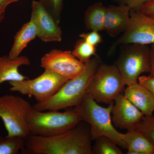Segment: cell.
Segmentation results:
<instances>
[{
  "label": "cell",
  "mask_w": 154,
  "mask_h": 154,
  "mask_svg": "<svg viewBox=\"0 0 154 154\" xmlns=\"http://www.w3.org/2000/svg\"><path fill=\"white\" fill-rule=\"evenodd\" d=\"M30 135L54 136L72 129L81 122L79 116L72 110L39 111L32 107L27 117Z\"/></svg>",
  "instance_id": "cell-4"
},
{
  "label": "cell",
  "mask_w": 154,
  "mask_h": 154,
  "mask_svg": "<svg viewBox=\"0 0 154 154\" xmlns=\"http://www.w3.org/2000/svg\"><path fill=\"white\" fill-rule=\"evenodd\" d=\"M127 154H154V147L145 135L137 129L123 134Z\"/></svg>",
  "instance_id": "cell-16"
},
{
  "label": "cell",
  "mask_w": 154,
  "mask_h": 154,
  "mask_svg": "<svg viewBox=\"0 0 154 154\" xmlns=\"http://www.w3.org/2000/svg\"><path fill=\"white\" fill-rule=\"evenodd\" d=\"M33 107L30 102L20 96L5 94L0 96V118L2 120L7 137L30 135L27 115Z\"/></svg>",
  "instance_id": "cell-6"
},
{
  "label": "cell",
  "mask_w": 154,
  "mask_h": 154,
  "mask_svg": "<svg viewBox=\"0 0 154 154\" xmlns=\"http://www.w3.org/2000/svg\"><path fill=\"white\" fill-rule=\"evenodd\" d=\"M59 25L63 0H38Z\"/></svg>",
  "instance_id": "cell-22"
},
{
  "label": "cell",
  "mask_w": 154,
  "mask_h": 154,
  "mask_svg": "<svg viewBox=\"0 0 154 154\" xmlns=\"http://www.w3.org/2000/svg\"><path fill=\"white\" fill-rule=\"evenodd\" d=\"M113 105L110 104L107 107H102L86 94L80 105L72 110L79 114L81 121L90 125L92 140L101 136L107 137L119 146L127 149L123 134L118 131L112 122L111 114Z\"/></svg>",
  "instance_id": "cell-3"
},
{
  "label": "cell",
  "mask_w": 154,
  "mask_h": 154,
  "mask_svg": "<svg viewBox=\"0 0 154 154\" xmlns=\"http://www.w3.org/2000/svg\"><path fill=\"white\" fill-rule=\"evenodd\" d=\"M79 36L88 43L96 47L102 42V36L99 32L94 30L88 33H84L80 34Z\"/></svg>",
  "instance_id": "cell-24"
},
{
  "label": "cell",
  "mask_w": 154,
  "mask_h": 154,
  "mask_svg": "<svg viewBox=\"0 0 154 154\" xmlns=\"http://www.w3.org/2000/svg\"><path fill=\"white\" fill-rule=\"evenodd\" d=\"M136 129L145 135L154 147V115L144 116Z\"/></svg>",
  "instance_id": "cell-23"
},
{
  "label": "cell",
  "mask_w": 154,
  "mask_h": 154,
  "mask_svg": "<svg viewBox=\"0 0 154 154\" xmlns=\"http://www.w3.org/2000/svg\"><path fill=\"white\" fill-rule=\"evenodd\" d=\"M152 0H118L120 4L127 5L131 10L139 11L141 8L146 3Z\"/></svg>",
  "instance_id": "cell-25"
},
{
  "label": "cell",
  "mask_w": 154,
  "mask_h": 154,
  "mask_svg": "<svg viewBox=\"0 0 154 154\" xmlns=\"http://www.w3.org/2000/svg\"><path fill=\"white\" fill-rule=\"evenodd\" d=\"M106 7L101 2L91 5L86 10L85 22L88 30L99 31L104 30V20Z\"/></svg>",
  "instance_id": "cell-18"
},
{
  "label": "cell",
  "mask_w": 154,
  "mask_h": 154,
  "mask_svg": "<svg viewBox=\"0 0 154 154\" xmlns=\"http://www.w3.org/2000/svg\"><path fill=\"white\" fill-rule=\"evenodd\" d=\"M123 95L141 111L145 116H151L154 112V96L138 82L128 86Z\"/></svg>",
  "instance_id": "cell-14"
},
{
  "label": "cell",
  "mask_w": 154,
  "mask_h": 154,
  "mask_svg": "<svg viewBox=\"0 0 154 154\" xmlns=\"http://www.w3.org/2000/svg\"><path fill=\"white\" fill-rule=\"evenodd\" d=\"M125 45L114 65L128 86L138 82L141 74L150 72V50L148 45Z\"/></svg>",
  "instance_id": "cell-7"
},
{
  "label": "cell",
  "mask_w": 154,
  "mask_h": 154,
  "mask_svg": "<svg viewBox=\"0 0 154 154\" xmlns=\"http://www.w3.org/2000/svg\"><path fill=\"white\" fill-rule=\"evenodd\" d=\"M125 83L114 65L101 63L88 85L86 94L97 103L110 105L124 92Z\"/></svg>",
  "instance_id": "cell-5"
},
{
  "label": "cell",
  "mask_w": 154,
  "mask_h": 154,
  "mask_svg": "<svg viewBox=\"0 0 154 154\" xmlns=\"http://www.w3.org/2000/svg\"><path fill=\"white\" fill-rule=\"evenodd\" d=\"M150 50L151 71L150 75L154 78V44H152Z\"/></svg>",
  "instance_id": "cell-29"
},
{
  "label": "cell",
  "mask_w": 154,
  "mask_h": 154,
  "mask_svg": "<svg viewBox=\"0 0 154 154\" xmlns=\"http://www.w3.org/2000/svg\"><path fill=\"white\" fill-rule=\"evenodd\" d=\"M30 20L37 29V36L44 42H60L62 31L49 12L38 1H33Z\"/></svg>",
  "instance_id": "cell-11"
},
{
  "label": "cell",
  "mask_w": 154,
  "mask_h": 154,
  "mask_svg": "<svg viewBox=\"0 0 154 154\" xmlns=\"http://www.w3.org/2000/svg\"><path fill=\"white\" fill-rule=\"evenodd\" d=\"M138 83L147 88L154 96V78L151 75L141 76L138 79Z\"/></svg>",
  "instance_id": "cell-26"
},
{
  "label": "cell",
  "mask_w": 154,
  "mask_h": 154,
  "mask_svg": "<svg viewBox=\"0 0 154 154\" xmlns=\"http://www.w3.org/2000/svg\"><path fill=\"white\" fill-rule=\"evenodd\" d=\"M25 143V138L22 137H0V154H19Z\"/></svg>",
  "instance_id": "cell-20"
},
{
  "label": "cell",
  "mask_w": 154,
  "mask_h": 154,
  "mask_svg": "<svg viewBox=\"0 0 154 154\" xmlns=\"http://www.w3.org/2000/svg\"><path fill=\"white\" fill-rule=\"evenodd\" d=\"M101 63L98 56L91 58L85 63L86 68L84 72L69 80L50 99L37 102L33 105V108L39 111L59 110L80 105L91 79Z\"/></svg>",
  "instance_id": "cell-2"
},
{
  "label": "cell",
  "mask_w": 154,
  "mask_h": 154,
  "mask_svg": "<svg viewBox=\"0 0 154 154\" xmlns=\"http://www.w3.org/2000/svg\"><path fill=\"white\" fill-rule=\"evenodd\" d=\"M19 1L20 0H0V23L5 18L7 7L12 3L17 2Z\"/></svg>",
  "instance_id": "cell-28"
},
{
  "label": "cell",
  "mask_w": 154,
  "mask_h": 154,
  "mask_svg": "<svg viewBox=\"0 0 154 154\" xmlns=\"http://www.w3.org/2000/svg\"><path fill=\"white\" fill-rule=\"evenodd\" d=\"M112 121L116 128L127 131L136 129L144 116L143 113L123 95L114 100Z\"/></svg>",
  "instance_id": "cell-12"
},
{
  "label": "cell",
  "mask_w": 154,
  "mask_h": 154,
  "mask_svg": "<svg viewBox=\"0 0 154 154\" xmlns=\"http://www.w3.org/2000/svg\"><path fill=\"white\" fill-rule=\"evenodd\" d=\"M30 61L25 56H19L11 59L9 55L0 56V85L5 82L20 81L28 79V77L21 74L19 67L29 66Z\"/></svg>",
  "instance_id": "cell-15"
},
{
  "label": "cell",
  "mask_w": 154,
  "mask_h": 154,
  "mask_svg": "<svg viewBox=\"0 0 154 154\" xmlns=\"http://www.w3.org/2000/svg\"><path fill=\"white\" fill-rule=\"evenodd\" d=\"M69 80L66 77L45 69L42 74L33 79L11 81L9 84L12 92L33 96L37 102H42L55 95Z\"/></svg>",
  "instance_id": "cell-8"
},
{
  "label": "cell",
  "mask_w": 154,
  "mask_h": 154,
  "mask_svg": "<svg viewBox=\"0 0 154 154\" xmlns=\"http://www.w3.org/2000/svg\"><path fill=\"white\" fill-rule=\"evenodd\" d=\"M130 15L127 29L111 45L108 54H112L119 45L154 44V19L140 10H131Z\"/></svg>",
  "instance_id": "cell-9"
},
{
  "label": "cell",
  "mask_w": 154,
  "mask_h": 154,
  "mask_svg": "<svg viewBox=\"0 0 154 154\" xmlns=\"http://www.w3.org/2000/svg\"><path fill=\"white\" fill-rule=\"evenodd\" d=\"M40 66L69 79H73L84 72L85 63L79 60L70 51L53 49L45 54Z\"/></svg>",
  "instance_id": "cell-10"
},
{
  "label": "cell",
  "mask_w": 154,
  "mask_h": 154,
  "mask_svg": "<svg viewBox=\"0 0 154 154\" xmlns=\"http://www.w3.org/2000/svg\"><path fill=\"white\" fill-rule=\"evenodd\" d=\"M72 53L75 57L85 64L89 61L93 56H98L96 54V47L82 38L76 42Z\"/></svg>",
  "instance_id": "cell-21"
},
{
  "label": "cell",
  "mask_w": 154,
  "mask_h": 154,
  "mask_svg": "<svg viewBox=\"0 0 154 154\" xmlns=\"http://www.w3.org/2000/svg\"><path fill=\"white\" fill-rule=\"evenodd\" d=\"M66 132L45 137L30 135L22 154H93L90 128L81 124Z\"/></svg>",
  "instance_id": "cell-1"
},
{
  "label": "cell",
  "mask_w": 154,
  "mask_h": 154,
  "mask_svg": "<svg viewBox=\"0 0 154 154\" xmlns=\"http://www.w3.org/2000/svg\"><path fill=\"white\" fill-rule=\"evenodd\" d=\"M140 11L143 14L154 19V0L145 4Z\"/></svg>",
  "instance_id": "cell-27"
},
{
  "label": "cell",
  "mask_w": 154,
  "mask_h": 154,
  "mask_svg": "<svg viewBox=\"0 0 154 154\" xmlns=\"http://www.w3.org/2000/svg\"><path fill=\"white\" fill-rule=\"evenodd\" d=\"M37 34L36 25L32 21L30 20L24 24L14 37V44L9 53V57L14 59L19 56L28 43L37 36Z\"/></svg>",
  "instance_id": "cell-17"
},
{
  "label": "cell",
  "mask_w": 154,
  "mask_h": 154,
  "mask_svg": "<svg viewBox=\"0 0 154 154\" xmlns=\"http://www.w3.org/2000/svg\"><path fill=\"white\" fill-rule=\"evenodd\" d=\"M92 146L93 154H122L118 145L109 138L101 136L97 138Z\"/></svg>",
  "instance_id": "cell-19"
},
{
  "label": "cell",
  "mask_w": 154,
  "mask_h": 154,
  "mask_svg": "<svg viewBox=\"0 0 154 154\" xmlns=\"http://www.w3.org/2000/svg\"><path fill=\"white\" fill-rule=\"evenodd\" d=\"M131 8L127 5L106 7L104 17V30L109 36L115 37L124 33L129 24Z\"/></svg>",
  "instance_id": "cell-13"
}]
</instances>
